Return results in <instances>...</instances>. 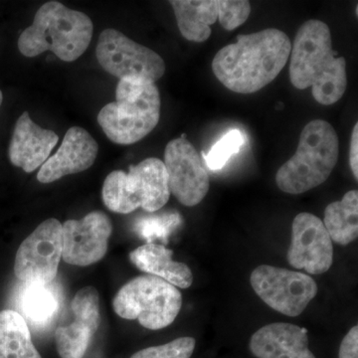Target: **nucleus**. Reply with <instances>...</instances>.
<instances>
[{"mask_svg": "<svg viewBox=\"0 0 358 358\" xmlns=\"http://www.w3.org/2000/svg\"><path fill=\"white\" fill-rule=\"evenodd\" d=\"M291 50L288 35L275 28L239 35L236 43L217 52L212 61V71L230 91L256 93L281 73Z\"/></svg>", "mask_w": 358, "mask_h": 358, "instance_id": "1", "label": "nucleus"}, {"mask_svg": "<svg viewBox=\"0 0 358 358\" xmlns=\"http://www.w3.org/2000/svg\"><path fill=\"white\" fill-rule=\"evenodd\" d=\"M289 80L294 88H312L320 105L338 102L346 91V62L333 48L331 30L322 21L308 20L299 28L292 45Z\"/></svg>", "mask_w": 358, "mask_h": 358, "instance_id": "2", "label": "nucleus"}, {"mask_svg": "<svg viewBox=\"0 0 358 358\" xmlns=\"http://www.w3.org/2000/svg\"><path fill=\"white\" fill-rule=\"evenodd\" d=\"M91 18L58 1L43 4L32 25L21 33L18 49L25 57H36L51 51L60 60L73 62L81 57L93 37Z\"/></svg>", "mask_w": 358, "mask_h": 358, "instance_id": "3", "label": "nucleus"}, {"mask_svg": "<svg viewBox=\"0 0 358 358\" xmlns=\"http://www.w3.org/2000/svg\"><path fill=\"white\" fill-rule=\"evenodd\" d=\"M162 101L155 84L138 78L120 80L115 102L98 115L103 133L117 145H133L152 133L159 124Z\"/></svg>", "mask_w": 358, "mask_h": 358, "instance_id": "4", "label": "nucleus"}, {"mask_svg": "<svg viewBox=\"0 0 358 358\" xmlns=\"http://www.w3.org/2000/svg\"><path fill=\"white\" fill-rule=\"evenodd\" d=\"M339 141L329 122L315 120L301 131L296 154L275 174L282 192L301 194L326 182L338 162Z\"/></svg>", "mask_w": 358, "mask_h": 358, "instance_id": "5", "label": "nucleus"}, {"mask_svg": "<svg viewBox=\"0 0 358 358\" xmlns=\"http://www.w3.org/2000/svg\"><path fill=\"white\" fill-rule=\"evenodd\" d=\"M182 306L176 287L155 277L140 275L127 282L113 301L117 315L138 320L145 329L157 331L173 324Z\"/></svg>", "mask_w": 358, "mask_h": 358, "instance_id": "6", "label": "nucleus"}, {"mask_svg": "<svg viewBox=\"0 0 358 358\" xmlns=\"http://www.w3.org/2000/svg\"><path fill=\"white\" fill-rule=\"evenodd\" d=\"M96 55L103 69L120 80L138 78L155 84L166 73V63L157 52L114 28L101 33Z\"/></svg>", "mask_w": 358, "mask_h": 358, "instance_id": "7", "label": "nucleus"}, {"mask_svg": "<svg viewBox=\"0 0 358 358\" xmlns=\"http://www.w3.org/2000/svg\"><path fill=\"white\" fill-rule=\"evenodd\" d=\"M252 288L273 310L289 317L300 315L317 294L310 275L273 266H259L250 277Z\"/></svg>", "mask_w": 358, "mask_h": 358, "instance_id": "8", "label": "nucleus"}, {"mask_svg": "<svg viewBox=\"0 0 358 358\" xmlns=\"http://www.w3.org/2000/svg\"><path fill=\"white\" fill-rule=\"evenodd\" d=\"M62 224L50 218L40 224L17 250L14 273L25 284L48 285L62 258Z\"/></svg>", "mask_w": 358, "mask_h": 358, "instance_id": "9", "label": "nucleus"}, {"mask_svg": "<svg viewBox=\"0 0 358 358\" xmlns=\"http://www.w3.org/2000/svg\"><path fill=\"white\" fill-rule=\"evenodd\" d=\"M164 164L169 192L181 204L192 207L205 199L210 186L209 176L185 134L167 143Z\"/></svg>", "mask_w": 358, "mask_h": 358, "instance_id": "10", "label": "nucleus"}, {"mask_svg": "<svg viewBox=\"0 0 358 358\" xmlns=\"http://www.w3.org/2000/svg\"><path fill=\"white\" fill-rule=\"evenodd\" d=\"M333 259V242L322 221L308 212L298 214L292 225L289 265L310 275H320L331 268Z\"/></svg>", "mask_w": 358, "mask_h": 358, "instance_id": "11", "label": "nucleus"}, {"mask_svg": "<svg viewBox=\"0 0 358 358\" xmlns=\"http://www.w3.org/2000/svg\"><path fill=\"white\" fill-rule=\"evenodd\" d=\"M112 231V222L102 211L91 212L80 220L66 221L62 225L63 260L80 267L99 262L107 253Z\"/></svg>", "mask_w": 358, "mask_h": 358, "instance_id": "12", "label": "nucleus"}, {"mask_svg": "<svg viewBox=\"0 0 358 358\" xmlns=\"http://www.w3.org/2000/svg\"><path fill=\"white\" fill-rule=\"evenodd\" d=\"M72 310L74 322L56 331V345L62 358H83L100 324L98 291L93 287L80 289L72 301Z\"/></svg>", "mask_w": 358, "mask_h": 358, "instance_id": "13", "label": "nucleus"}, {"mask_svg": "<svg viewBox=\"0 0 358 358\" xmlns=\"http://www.w3.org/2000/svg\"><path fill=\"white\" fill-rule=\"evenodd\" d=\"M98 152L95 138L86 129L73 127L66 133L58 152L41 166L37 179L41 183H51L66 176L87 171L93 166Z\"/></svg>", "mask_w": 358, "mask_h": 358, "instance_id": "14", "label": "nucleus"}, {"mask_svg": "<svg viewBox=\"0 0 358 358\" xmlns=\"http://www.w3.org/2000/svg\"><path fill=\"white\" fill-rule=\"evenodd\" d=\"M59 141L57 134L39 127L24 112L16 122L9 145L8 157L14 166L32 173L43 166Z\"/></svg>", "mask_w": 358, "mask_h": 358, "instance_id": "15", "label": "nucleus"}, {"mask_svg": "<svg viewBox=\"0 0 358 358\" xmlns=\"http://www.w3.org/2000/svg\"><path fill=\"white\" fill-rule=\"evenodd\" d=\"M250 350L257 358H315L307 329L288 322L261 327L250 339Z\"/></svg>", "mask_w": 358, "mask_h": 358, "instance_id": "16", "label": "nucleus"}, {"mask_svg": "<svg viewBox=\"0 0 358 358\" xmlns=\"http://www.w3.org/2000/svg\"><path fill=\"white\" fill-rule=\"evenodd\" d=\"M126 186L138 208L148 212L159 210L171 196L166 166L157 157H148L129 167Z\"/></svg>", "mask_w": 358, "mask_h": 358, "instance_id": "17", "label": "nucleus"}, {"mask_svg": "<svg viewBox=\"0 0 358 358\" xmlns=\"http://www.w3.org/2000/svg\"><path fill=\"white\" fill-rule=\"evenodd\" d=\"M129 259L143 272L160 278L174 287L187 289L192 285L193 275L189 267L173 261V251L162 245H143L131 252Z\"/></svg>", "mask_w": 358, "mask_h": 358, "instance_id": "18", "label": "nucleus"}, {"mask_svg": "<svg viewBox=\"0 0 358 358\" xmlns=\"http://www.w3.org/2000/svg\"><path fill=\"white\" fill-rule=\"evenodd\" d=\"M179 31L188 41L202 43L210 37L218 20L217 0H173Z\"/></svg>", "mask_w": 358, "mask_h": 358, "instance_id": "19", "label": "nucleus"}, {"mask_svg": "<svg viewBox=\"0 0 358 358\" xmlns=\"http://www.w3.org/2000/svg\"><path fill=\"white\" fill-rule=\"evenodd\" d=\"M0 358H42L24 317L13 310L0 312Z\"/></svg>", "mask_w": 358, "mask_h": 358, "instance_id": "20", "label": "nucleus"}, {"mask_svg": "<svg viewBox=\"0 0 358 358\" xmlns=\"http://www.w3.org/2000/svg\"><path fill=\"white\" fill-rule=\"evenodd\" d=\"M324 225L336 243L348 245L358 236V192L350 190L343 200L333 202L324 210Z\"/></svg>", "mask_w": 358, "mask_h": 358, "instance_id": "21", "label": "nucleus"}, {"mask_svg": "<svg viewBox=\"0 0 358 358\" xmlns=\"http://www.w3.org/2000/svg\"><path fill=\"white\" fill-rule=\"evenodd\" d=\"M18 307L26 322L44 327L58 313L59 301L47 285L26 284L18 296Z\"/></svg>", "mask_w": 358, "mask_h": 358, "instance_id": "22", "label": "nucleus"}, {"mask_svg": "<svg viewBox=\"0 0 358 358\" xmlns=\"http://www.w3.org/2000/svg\"><path fill=\"white\" fill-rule=\"evenodd\" d=\"M126 174L122 171H113L103 182V203L115 213L129 214L138 208L127 189Z\"/></svg>", "mask_w": 358, "mask_h": 358, "instance_id": "23", "label": "nucleus"}, {"mask_svg": "<svg viewBox=\"0 0 358 358\" xmlns=\"http://www.w3.org/2000/svg\"><path fill=\"white\" fill-rule=\"evenodd\" d=\"M244 143L245 136L242 131L239 129H231L224 134L207 154H202L205 164L211 171H220L233 155H237L241 150Z\"/></svg>", "mask_w": 358, "mask_h": 358, "instance_id": "24", "label": "nucleus"}, {"mask_svg": "<svg viewBox=\"0 0 358 358\" xmlns=\"http://www.w3.org/2000/svg\"><path fill=\"white\" fill-rule=\"evenodd\" d=\"M181 222L178 213H164L140 219L134 225L136 233L148 243L155 239L166 240Z\"/></svg>", "mask_w": 358, "mask_h": 358, "instance_id": "25", "label": "nucleus"}, {"mask_svg": "<svg viewBox=\"0 0 358 358\" xmlns=\"http://www.w3.org/2000/svg\"><path fill=\"white\" fill-rule=\"evenodd\" d=\"M195 339L179 338L166 345L152 346L134 353L131 358H190L195 348Z\"/></svg>", "mask_w": 358, "mask_h": 358, "instance_id": "26", "label": "nucleus"}, {"mask_svg": "<svg viewBox=\"0 0 358 358\" xmlns=\"http://www.w3.org/2000/svg\"><path fill=\"white\" fill-rule=\"evenodd\" d=\"M218 20L228 31L244 24L251 14V4L247 0H217Z\"/></svg>", "mask_w": 358, "mask_h": 358, "instance_id": "27", "label": "nucleus"}, {"mask_svg": "<svg viewBox=\"0 0 358 358\" xmlns=\"http://www.w3.org/2000/svg\"><path fill=\"white\" fill-rule=\"evenodd\" d=\"M338 358H358V327H353L339 348Z\"/></svg>", "mask_w": 358, "mask_h": 358, "instance_id": "28", "label": "nucleus"}, {"mask_svg": "<svg viewBox=\"0 0 358 358\" xmlns=\"http://www.w3.org/2000/svg\"><path fill=\"white\" fill-rule=\"evenodd\" d=\"M350 164L355 178H358V124H355L352 134L350 148Z\"/></svg>", "mask_w": 358, "mask_h": 358, "instance_id": "29", "label": "nucleus"}, {"mask_svg": "<svg viewBox=\"0 0 358 358\" xmlns=\"http://www.w3.org/2000/svg\"><path fill=\"white\" fill-rule=\"evenodd\" d=\"M2 101H3V95H2V92L0 91V106H1Z\"/></svg>", "mask_w": 358, "mask_h": 358, "instance_id": "30", "label": "nucleus"}]
</instances>
